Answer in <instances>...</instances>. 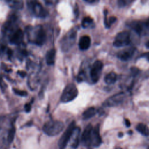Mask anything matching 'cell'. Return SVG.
Returning <instances> with one entry per match:
<instances>
[{"instance_id": "9", "label": "cell", "mask_w": 149, "mask_h": 149, "mask_svg": "<svg viewBox=\"0 0 149 149\" xmlns=\"http://www.w3.org/2000/svg\"><path fill=\"white\" fill-rule=\"evenodd\" d=\"M9 42L12 44L19 45L23 40V33L21 29L17 28L14 29L8 35Z\"/></svg>"}, {"instance_id": "29", "label": "cell", "mask_w": 149, "mask_h": 149, "mask_svg": "<svg viewBox=\"0 0 149 149\" xmlns=\"http://www.w3.org/2000/svg\"><path fill=\"white\" fill-rule=\"evenodd\" d=\"M17 73L22 77H24L26 76V72L24 71H18Z\"/></svg>"}, {"instance_id": "36", "label": "cell", "mask_w": 149, "mask_h": 149, "mask_svg": "<svg viewBox=\"0 0 149 149\" xmlns=\"http://www.w3.org/2000/svg\"><path fill=\"white\" fill-rule=\"evenodd\" d=\"M148 149H149V147H148Z\"/></svg>"}, {"instance_id": "25", "label": "cell", "mask_w": 149, "mask_h": 149, "mask_svg": "<svg viewBox=\"0 0 149 149\" xmlns=\"http://www.w3.org/2000/svg\"><path fill=\"white\" fill-rule=\"evenodd\" d=\"M132 1H126V0H119L118 1V5L119 7H123L130 3Z\"/></svg>"}, {"instance_id": "35", "label": "cell", "mask_w": 149, "mask_h": 149, "mask_svg": "<svg viewBox=\"0 0 149 149\" xmlns=\"http://www.w3.org/2000/svg\"><path fill=\"white\" fill-rule=\"evenodd\" d=\"M123 134L122 132H119V134H118V136H119V137H122V136H123Z\"/></svg>"}, {"instance_id": "28", "label": "cell", "mask_w": 149, "mask_h": 149, "mask_svg": "<svg viewBox=\"0 0 149 149\" xmlns=\"http://www.w3.org/2000/svg\"><path fill=\"white\" fill-rule=\"evenodd\" d=\"M31 103H27L24 105V109L26 112H29L31 110Z\"/></svg>"}, {"instance_id": "7", "label": "cell", "mask_w": 149, "mask_h": 149, "mask_svg": "<svg viewBox=\"0 0 149 149\" xmlns=\"http://www.w3.org/2000/svg\"><path fill=\"white\" fill-rule=\"evenodd\" d=\"M130 42V34L127 31H121L116 36L113 42V45L116 47H121L128 45Z\"/></svg>"}, {"instance_id": "33", "label": "cell", "mask_w": 149, "mask_h": 149, "mask_svg": "<svg viewBox=\"0 0 149 149\" xmlns=\"http://www.w3.org/2000/svg\"><path fill=\"white\" fill-rule=\"evenodd\" d=\"M85 2H87V3H94V2H95L96 1H94V0H93V1L86 0V1H85Z\"/></svg>"}, {"instance_id": "17", "label": "cell", "mask_w": 149, "mask_h": 149, "mask_svg": "<svg viewBox=\"0 0 149 149\" xmlns=\"http://www.w3.org/2000/svg\"><path fill=\"white\" fill-rule=\"evenodd\" d=\"M129 26L139 34H140L143 30V24L141 22L139 21H132L130 23Z\"/></svg>"}, {"instance_id": "13", "label": "cell", "mask_w": 149, "mask_h": 149, "mask_svg": "<svg viewBox=\"0 0 149 149\" xmlns=\"http://www.w3.org/2000/svg\"><path fill=\"white\" fill-rule=\"evenodd\" d=\"M102 143V140L100 134V126L97 125L93 127L92 139H91V146L98 147Z\"/></svg>"}, {"instance_id": "8", "label": "cell", "mask_w": 149, "mask_h": 149, "mask_svg": "<svg viewBox=\"0 0 149 149\" xmlns=\"http://www.w3.org/2000/svg\"><path fill=\"white\" fill-rule=\"evenodd\" d=\"M102 68L103 63L100 60H96L93 63L90 71V76L93 83H95L99 80Z\"/></svg>"}, {"instance_id": "23", "label": "cell", "mask_w": 149, "mask_h": 149, "mask_svg": "<svg viewBox=\"0 0 149 149\" xmlns=\"http://www.w3.org/2000/svg\"><path fill=\"white\" fill-rule=\"evenodd\" d=\"M93 23V19L90 16H85L81 21V26L83 28H87Z\"/></svg>"}, {"instance_id": "21", "label": "cell", "mask_w": 149, "mask_h": 149, "mask_svg": "<svg viewBox=\"0 0 149 149\" xmlns=\"http://www.w3.org/2000/svg\"><path fill=\"white\" fill-rule=\"evenodd\" d=\"M8 5L13 9H20L23 8V2L22 1H6Z\"/></svg>"}, {"instance_id": "12", "label": "cell", "mask_w": 149, "mask_h": 149, "mask_svg": "<svg viewBox=\"0 0 149 149\" xmlns=\"http://www.w3.org/2000/svg\"><path fill=\"white\" fill-rule=\"evenodd\" d=\"M135 51L136 48L134 47H130L124 49L120 51L117 54V57L123 61H127L132 57Z\"/></svg>"}, {"instance_id": "32", "label": "cell", "mask_w": 149, "mask_h": 149, "mask_svg": "<svg viewBox=\"0 0 149 149\" xmlns=\"http://www.w3.org/2000/svg\"><path fill=\"white\" fill-rule=\"evenodd\" d=\"M145 25H146V26L147 28L149 29V18H148V20L146 21V23H145Z\"/></svg>"}, {"instance_id": "27", "label": "cell", "mask_w": 149, "mask_h": 149, "mask_svg": "<svg viewBox=\"0 0 149 149\" xmlns=\"http://www.w3.org/2000/svg\"><path fill=\"white\" fill-rule=\"evenodd\" d=\"M140 72V70L136 67H132L131 68V73L133 76H136Z\"/></svg>"}, {"instance_id": "2", "label": "cell", "mask_w": 149, "mask_h": 149, "mask_svg": "<svg viewBox=\"0 0 149 149\" xmlns=\"http://www.w3.org/2000/svg\"><path fill=\"white\" fill-rule=\"evenodd\" d=\"M77 36V29L75 27L70 29L61 40L60 48L63 52H68L75 43Z\"/></svg>"}, {"instance_id": "24", "label": "cell", "mask_w": 149, "mask_h": 149, "mask_svg": "<svg viewBox=\"0 0 149 149\" xmlns=\"http://www.w3.org/2000/svg\"><path fill=\"white\" fill-rule=\"evenodd\" d=\"M13 91L14 93L17 95L21 96V97H26L27 95V92L25 90H18L15 88H12Z\"/></svg>"}, {"instance_id": "3", "label": "cell", "mask_w": 149, "mask_h": 149, "mask_svg": "<svg viewBox=\"0 0 149 149\" xmlns=\"http://www.w3.org/2000/svg\"><path fill=\"white\" fill-rule=\"evenodd\" d=\"M63 128L64 124L62 122L51 120L45 123L42 127V130L48 136H54L60 133Z\"/></svg>"}, {"instance_id": "5", "label": "cell", "mask_w": 149, "mask_h": 149, "mask_svg": "<svg viewBox=\"0 0 149 149\" xmlns=\"http://www.w3.org/2000/svg\"><path fill=\"white\" fill-rule=\"evenodd\" d=\"M78 90L76 85L73 83L67 84L64 88L61 95L60 100L62 102H68L72 101L78 95Z\"/></svg>"}, {"instance_id": "4", "label": "cell", "mask_w": 149, "mask_h": 149, "mask_svg": "<svg viewBox=\"0 0 149 149\" xmlns=\"http://www.w3.org/2000/svg\"><path fill=\"white\" fill-rule=\"evenodd\" d=\"M29 10L35 16L38 17H45L48 15V12L36 1H28L26 2Z\"/></svg>"}, {"instance_id": "18", "label": "cell", "mask_w": 149, "mask_h": 149, "mask_svg": "<svg viewBox=\"0 0 149 149\" xmlns=\"http://www.w3.org/2000/svg\"><path fill=\"white\" fill-rule=\"evenodd\" d=\"M97 110L94 107H91L86 109L82 114L83 119L84 120L88 119L94 116L97 113Z\"/></svg>"}, {"instance_id": "19", "label": "cell", "mask_w": 149, "mask_h": 149, "mask_svg": "<svg viewBox=\"0 0 149 149\" xmlns=\"http://www.w3.org/2000/svg\"><path fill=\"white\" fill-rule=\"evenodd\" d=\"M104 80L106 84H113L117 80V75L114 72H110L105 76Z\"/></svg>"}, {"instance_id": "15", "label": "cell", "mask_w": 149, "mask_h": 149, "mask_svg": "<svg viewBox=\"0 0 149 149\" xmlns=\"http://www.w3.org/2000/svg\"><path fill=\"white\" fill-rule=\"evenodd\" d=\"M56 50L55 48L49 49L46 53V62L48 65H52L55 63Z\"/></svg>"}, {"instance_id": "31", "label": "cell", "mask_w": 149, "mask_h": 149, "mask_svg": "<svg viewBox=\"0 0 149 149\" xmlns=\"http://www.w3.org/2000/svg\"><path fill=\"white\" fill-rule=\"evenodd\" d=\"M143 56H146V58H147V59H148V61H149V52L144 54V55H143Z\"/></svg>"}, {"instance_id": "26", "label": "cell", "mask_w": 149, "mask_h": 149, "mask_svg": "<svg viewBox=\"0 0 149 149\" xmlns=\"http://www.w3.org/2000/svg\"><path fill=\"white\" fill-rule=\"evenodd\" d=\"M116 20V17L115 16H110L108 18V28L110 27L111 24L113 23Z\"/></svg>"}, {"instance_id": "34", "label": "cell", "mask_w": 149, "mask_h": 149, "mask_svg": "<svg viewBox=\"0 0 149 149\" xmlns=\"http://www.w3.org/2000/svg\"><path fill=\"white\" fill-rule=\"evenodd\" d=\"M146 47L147 48L149 49V40L146 42Z\"/></svg>"}, {"instance_id": "10", "label": "cell", "mask_w": 149, "mask_h": 149, "mask_svg": "<svg viewBox=\"0 0 149 149\" xmlns=\"http://www.w3.org/2000/svg\"><path fill=\"white\" fill-rule=\"evenodd\" d=\"M125 98L124 93H119L109 97L104 101L102 105L104 107H113L120 104Z\"/></svg>"}, {"instance_id": "30", "label": "cell", "mask_w": 149, "mask_h": 149, "mask_svg": "<svg viewBox=\"0 0 149 149\" xmlns=\"http://www.w3.org/2000/svg\"><path fill=\"white\" fill-rule=\"evenodd\" d=\"M125 125H126V126L127 127H130V121H129V119H125Z\"/></svg>"}, {"instance_id": "20", "label": "cell", "mask_w": 149, "mask_h": 149, "mask_svg": "<svg viewBox=\"0 0 149 149\" xmlns=\"http://www.w3.org/2000/svg\"><path fill=\"white\" fill-rule=\"evenodd\" d=\"M136 129L142 135L145 136H149V128L145 124L142 123H139L136 126Z\"/></svg>"}, {"instance_id": "14", "label": "cell", "mask_w": 149, "mask_h": 149, "mask_svg": "<svg viewBox=\"0 0 149 149\" xmlns=\"http://www.w3.org/2000/svg\"><path fill=\"white\" fill-rule=\"evenodd\" d=\"M91 38L88 35L82 36L79 42V47L80 50L85 51L87 50L90 46Z\"/></svg>"}, {"instance_id": "6", "label": "cell", "mask_w": 149, "mask_h": 149, "mask_svg": "<svg viewBox=\"0 0 149 149\" xmlns=\"http://www.w3.org/2000/svg\"><path fill=\"white\" fill-rule=\"evenodd\" d=\"M76 123L73 120L72 121L68 127L66 128L65 132L63 133L61 138L58 141L59 149H65L66 147L68 142L71 139L73 132L76 128Z\"/></svg>"}, {"instance_id": "1", "label": "cell", "mask_w": 149, "mask_h": 149, "mask_svg": "<svg viewBox=\"0 0 149 149\" xmlns=\"http://www.w3.org/2000/svg\"><path fill=\"white\" fill-rule=\"evenodd\" d=\"M27 39L30 42L41 46L46 41L47 35L42 26L37 25L36 26H28L26 27Z\"/></svg>"}, {"instance_id": "22", "label": "cell", "mask_w": 149, "mask_h": 149, "mask_svg": "<svg viewBox=\"0 0 149 149\" xmlns=\"http://www.w3.org/2000/svg\"><path fill=\"white\" fill-rule=\"evenodd\" d=\"M15 127L12 125L11 126V127L10 128V129L9 130V132L8 133V135H7V138H6V140L7 142L10 144L11 143L14 139L15 137Z\"/></svg>"}, {"instance_id": "11", "label": "cell", "mask_w": 149, "mask_h": 149, "mask_svg": "<svg viewBox=\"0 0 149 149\" xmlns=\"http://www.w3.org/2000/svg\"><path fill=\"white\" fill-rule=\"evenodd\" d=\"M93 127L91 124L88 125L84 129L81 135V142L87 147L91 146V137Z\"/></svg>"}, {"instance_id": "16", "label": "cell", "mask_w": 149, "mask_h": 149, "mask_svg": "<svg viewBox=\"0 0 149 149\" xmlns=\"http://www.w3.org/2000/svg\"><path fill=\"white\" fill-rule=\"evenodd\" d=\"M80 128L79 127H76L72 136V143L71 146L73 148H76L79 144V135H80Z\"/></svg>"}]
</instances>
